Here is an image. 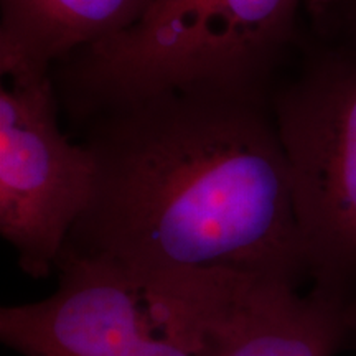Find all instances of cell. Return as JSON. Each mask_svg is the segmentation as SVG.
<instances>
[{
	"instance_id": "cell-1",
	"label": "cell",
	"mask_w": 356,
	"mask_h": 356,
	"mask_svg": "<svg viewBox=\"0 0 356 356\" xmlns=\"http://www.w3.org/2000/svg\"><path fill=\"white\" fill-rule=\"evenodd\" d=\"M76 131L92 186L65 249L180 305L252 280H309L267 97L159 92L97 111Z\"/></svg>"
},
{
	"instance_id": "cell-2",
	"label": "cell",
	"mask_w": 356,
	"mask_h": 356,
	"mask_svg": "<svg viewBox=\"0 0 356 356\" xmlns=\"http://www.w3.org/2000/svg\"><path fill=\"white\" fill-rule=\"evenodd\" d=\"M307 0H154L131 29L51 68L71 127L97 111L168 91L269 96L299 43Z\"/></svg>"
},
{
	"instance_id": "cell-3",
	"label": "cell",
	"mask_w": 356,
	"mask_h": 356,
	"mask_svg": "<svg viewBox=\"0 0 356 356\" xmlns=\"http://www.w3.org/2000/svg\"><path fill=\"white\" fill-rule=\"evenodd\" d=\"M289 165L312 291L345 305L356 289V40H300L269 96Z\"/></svg>"
},
{
	"instance_id": "cell-4",
	"label": "cell",
	"mask_w": 356,
	"mask_h": 356,
	"mask_svg": "<svg viewBox=\"0 0 356 356\" xmlns=\"http://www.w3.org/2000/svg\"><path fill=\"white\" fill-rule=\"evenodd\" d=\"M50 73L2 76L0 88V234L20 269L50 277L89 202L92 159L71 142Z\"/></svg>"
},
{
	"instance_id": "cell-5",
	"label": "cell",
	"mask_w": 356,
	"mask_h": 356,
	"mask_svg": "<svg viewBox=\"0 0 356 356\" xmlns=\"http://www.w3.org/2000/svg\"><path fill=\"white\" fill-rule=\"evenodd\" d=\"M53 293L0 310V340L20 356H198L168 304L113 267L63 248Z\"/></svg>"
},
{
	"instance_id": "cell-6",
	"label": "cell",
	"mask_w": 356,
	"mask_h": 356,
	"mask_svg": "<svg viewBox=\"0 0 356 356\" xmlns=\"http://www.w3.org/2000/svg\"><path fill=\"white\" fill-rule=\"evenodd\" d=\"M343 304L300 287L257 282L198 327V356H335Z\"/></svg>"
},
{
	"instance_id": "cell-7",
	"label": "cell",
	"mask_w": 356,
	"mask_h": 356,
	"mask_svg": "<svg viewBox=\"0 0 356 356\" xmlns=\"http://www.w3.org/2000/svg\"><path fill=\"white\" fill-rule=\"evenodd\" d=\"M154 0H0V73H50L79 48L136 25Z\"/></svg>"
},
{
	"instance_id": "cell-8",
	"label": "cell",
	"mask_w": 356,
	"mask_h": 356,
	"mask_svg": "<svg viewBox=\"0 0 356 356\" xmlns=\"http://www.w3.org/2000/svg\"><path fill=\"white\" fill-rule=\"evenodd\" d=\"M305 22L323 37L356 40V0H307Z\"/></svg>"
},
{
	"instance_id": "cell-9",
	"label": "cell",
	"mask_w": 356,
	"mask_h": 356,
	"mask_svg": "<svg viewBox=\"0 0 356 356\" xmlns=\"http://www.w3.org/2000/svg\"><path fill=\"white\" fill-rule=\"evenodd\" d=\"M343 318L346 328V345L356 355V289L343 305Z\"/></svg>"
}]
</instances>
